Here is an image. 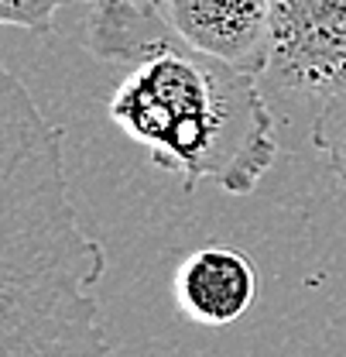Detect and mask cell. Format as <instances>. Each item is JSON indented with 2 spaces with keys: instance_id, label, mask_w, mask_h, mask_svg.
<instances>
[{
  "instance_id": "1",
  "label": "cell",
  "mask_w": 346,
  "mask_h": 357,
  "mask_svg": "<svg viewBox=\"0 0 346 357\" xmlns=\"http://www.w3.org/2000/svg\"><path fill=\"white\" fill-rule=\"evenodd\" d=\"M83 42L96 59L130 66L107 114L158 169L233 196L267 176L278 137L254 73L182 42L155 0H96Z\"/></svg>"
},
{
  "instance_id": "2",
  "label": "cell",
  "mask_w": 346,
  "mask_h": 357,
  "mask_svg": "<svg viewBox=\"0 0 346 357\" xmlns=\"http://www.w3.org/2000/svg\"><path fill=\"white\" fill-rule=\"evenodd\" d=\"M107 255L69 199L62 131L28 86L0 83V357H103L93 289Z\"/></svg>"
},
{
  "instance_id": "3",
  "label": "cell",
  "mask_w": 346,
  "mask_h": 357,
  "mask_svg": "<svg viewBox=\"0 0 346 357\" xmlns=\"http://www.w3.org/2000/svg\"><path fill=\"white\" fill-rule=\"evenodd\" d=\"M281 89H346V0H271V62Z\"/></svg>"
},
{
  "instance_id": "4",
  "label": "cell",
  "mask_w": 346,
  "mask_h": 357,
  "mask_svg": "<svg viewBox=\"0 0 346 357\" xmlns=\"http://www.w3.org/2000/svg\"><path fill=\"white\" fill-rule=\"evenodd\" d=\"M155 7L182 42L244 73H267L271 0H155Z\"/></svg>"
},
{
  "instance_id": "5",
  "label": "cell",
  "mask_w": 346,
  "mask_h": 357,
  "mask_svg": "<svg viewBox=\"0 0 346 357\" xmlns=\"http://www.w3.org/2000/svg\"><path fill=\"white\" fill-rule=\"evenodd\" d=\"M172 292L175 306L189 323L219 330L254 306L258 268L230 244H206L175 268Z\"/></svg>"
},
{
  "instance_id": "6",
  "label": "cell",
  "mask_w": 346,
  "mask_h": 357,
  "mask_svg": "<svg viewBox=\"0 0 346 357\" xmlns=\"http://www.w3.org/2000/svg\"><path fill=\"white\" fill-rule=\"evenodd\" d=\"M312 144L326 155L333 176L346 185V89L326 96L312 124Z\"/></svg>"
},
{
  "instance_id": "7",
  "label": "cell",
  "mask_w": 346,
  "mask_h": 357,
  "mask_svg": "<svg viewBox=\"0 0 346 357\" xmlns=\"http://www.w3.org/2000/svg\"><path fill=\"white\" fill-rule=\"evenodd\" d=\"M76 0H0V21L7 28H24L35 35H48L55 24V14L62 7H72Z\"/></svg>"
},
{
  "instance_id": "8",
  "label": "cell",
  "mask_w": 346,
  "mask_h": 357,
  "mask_svg": "<svg viewBox=\"0 0 346 357\" xmlns=\"http://www.w3.org/2000/svg\"><path fill=\"white\" fill-rule=\"evenodd\" d=\"M93 3H96V0H93Z\"/></svg>"
}]
</instances>
